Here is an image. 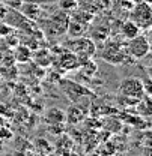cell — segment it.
<instances>
[{"label": "cell", "instance_id": "19", "mask_svg": "<svg viewBox=\"0 0 152 156\" xmlns=\"http://www.w3.org/2000/svg\"><path fill=\"white\" fill-rule=\"evenodd\" d=\"M110 36V27H109V24H102L99 29H95L94 30V38H96V39H99V41H106V39Z\"/></svg>", "mask_w": 152, "mask_h": 156}, {"label": "cell", "instance_id": "13", "mask_svg": "<svg viewBox=\"0 0 152 156\" xmlns=\"http://www.w3.org/2000/svg\"><path fill=\"white\" fill-rule=\"evenodd\" d=\"M45 122L48 125H57V123H66L65 111L59 107H53L45 113Z\"/></svg>", "mask_w": 152, "mask_h": 156}, {"label": "cell", "instance_id": "25", "mask_svg": "<svg viewBox=\"0 0 152 156\" xmlns=\"http://www.w3.org/2000/svg\"><path fill=\"white\" fill-rule=\"evenodd\" d=\"M8 47H6V44H5V41H3V38H0V54H2V51H5Z\"/></svg>", "mask_w": 152, "mask_h": 156}, {"label": "cell", "instance_id": "27", "mask_svg": "<svg viewBox=\"0 0 152 156\" xmlns=\"http://www.w3.org/2000/svg\"><path fill=\"white\" fill-rule=\"evenodd\" d=\"M87 156H99L98 153H91V155H87Z\"/></svg>", "mask_w": 152, "mask_h": 156}, {"label": "cell", "instance_id": "20", "mask_svg": "<svg viewBox=\"0 0 152 156\" xmlns=\"http://www.w3.org/2000/svg\"><path fill=\"white\" fill-rule=\"evenodd\" d=\"M59 8L65 12H72L78 8V2L77 0H59Z\"/></svg>", "mask_w": 152, "mask_h": 156}, {"label": "cell", "instance_id": "24", "mask_svg": "<svg viewBox=\"0 0 152 156\" xmlns=\"http://www.w3.org/2000/svg\"><path fill=\"white\" fill-rule=\"evenodd\" d=\"M5 3H6V6L11 8V9H18L23 2H21V0H5Z\"/></svg>", "mask_w": 152, "mask_h": 156}, {"label": "cell", "instance_id": "4", "mask_svg": "<svg viewBox=\"0 0 152 156\" xmlns=\"http://www.w3.org/2000/svg\"><path fill=\"white\" fill-rule=\"evenodd\" d=\"M69 23V15L65 11H60L53 14L50 18L47 20L45 24V33L48 36H60L66 33V27Z\"/></svg>", "mask_w": 152, "mask_h": 156}, {"label": "cell", "instance_id": "15", "mask_svg": "<svg viewBox=\"0 0 152 156\" xmlns=\"http://www.w3.org/2000/svg\"><path fill=\"white\" fill-rule=\"evenodd\" d=\"M87 30H89V26H86V24H81V23H77V21H74V20L69 18L68 27H66V33L69 35V38H78V36H84Z\"/></svg>", "mask_w": 152, "mask_h": 156}, {"label": "cell", "instance_id": "3", "mask_svg": "<svg viewBox=\"0 0 152 156\" xmlns=\"http://www.w3.org/2000/svg\"><path fill=\"white\" fill-rule=\"evenodd\" d=\"M130 20L140 27V30H149L152 24L151 3L146 0H140L134 3V6L130 11Z\"/></svg>", "mask_w": 152, "mask_h": 156}, {"label": "cell", "instance_id": "10", "mask_svg": "<svg viewBox=\"0 0 152 156\" xmlns=\"http://www.w3.org/2000/svg\"><path fill=\"white\" fill-rule=\"evenodd\" d=\"M18 11L26 17V18L32 20V21H38L42 18V8L39 6L38 3H32V2H26L21 3V6L18 8Z\"/></svg>", "mask_w": 152, "mask_h": 156}, {"label": "cell", "instance_id": "11", "mask_svg": "<svg viewBox=\"0 0 152 156\" xmlns=\"http://www.w3.org/2000/svg\"><path fill=\"white\" fill-rule=\"evenodd\" d=\"M119 33H120V36L125 39V41H128V39H133V38H135L137 35H140L142 30H140V27H139L135 23H133L131 20L128 18L120 23Z\"/></svg>", "mask_w": 152, "mask_h": 156}, {"label": "cell", "instance_id": "17", "mask_svg": "<svg viewBox=\"0 0 152 156\" xmlns=\"http://www.w3.org/2000/svg\"><path fill=\"white\" fill-rule=\"evenodd\" d=\"M0 77L6 78V80H9V81L17 80V77H18V69H17L15 63H14V65H3V66L0 68Z\"/></svg>", "mask_w": 152, "mask_h": 156}, {"label": "cell", "instance_id": "14", "mask_svg": "<svg viewBox=\"0 0 152 156\" xmlns=\"http://www.w3.org/2000/svg\"><path fill=\"white\" fill-rule=\"evenodd\" d=\"M12 53H14L15 62H18V63H29V62H32V54H33L32 50L29 47L23 45V44H18L15 48H12Z\"/></svg>", "mask_w": 152, "mask_h": 156}, {"label": "cell", "instance_id": "18", "mask_svg": "<svg viewBox=\"0 0 152 156\" xmlns=\"http://www.w3.org/2000/svg\"><path fill=\"white\" fill-rule=\"evenodd\" d=\"M35 149L38 150L39 153H44V155H48V153L53 152V146L47 140H42V138L35 140Z\"/></svg>", "mask_w": 152, "mask_h": 156}, {"label": "cell", "instance_id": "7", "mask_svg": "<svg viewBox=\"0 0 152 156\" xmlns=\"http://www.w3.org/2000/svg\"><path fill=\"white\" fill-rule=\"evenodd\" d=\"M120 96H127V98H134V99H143L145 96V89H143V81L140 78H125L117 89Z\"/></svg>", "mask_w": 152, "mask_h": 156}, {"label": "cell", "instance_id": "9", "mask_svg": "<svg viewBox=\"0 0 152 156\" xmlns=\"http://www.w3.org/2000/svg\"><path fill=\"white\" fill-rule=\"evenodd\" d=\"M65 116H66V122L69 125H78L80 122H84V119L87 116V110L83 108L81 105H77V102H74V105H71L68 108Z\"/></svg>", "mask_w": 152, "mask_h": 156}, {"label": "cell", "instance_id": "12", "mask_svg": "<svg viewBox=\"0 0 152 156\" xmlns=\"http://www.w3.org/2000/svg\"><path fill=\"white\" fill-rule=\"evenodd\" d=\"M32 60L35 65H38L41 68H47L53 63V56L50 54V51L47 48H38L35 54H32Z\"/></svg>", "mask_w": 152, "mask_h": 156}, {"label": "cell", "instance_id": "5", "mask_svg": "<svg viewBox=\"0 0 152 156\" xmlns=\"http://www.w3.org/2000/svg\"><path fill=\"white\" fill-rule=\"evenodd\" d=\"M60 83V87L62 90L66 93V96L69 98L72 102H80L81 98H86V96H94V92L91 89H87L86 86L83 84H78L72 80H65V78H60L59 80Z\"/></svg>", "mask_w": 152, "mask_h": 156}, {"label": "cell", "instance_id": "8", "mask_svg": "<svg viewBox=\"0 0 152 156\" xmlns=\"http://www.w3.org/2000/svg\"><path fill=\"white\" fill-rule=\"evenodd\" d=\"M57 66L60 68V72H69V71H77L80 68V58L77 57L71 51H63L57 57Z\"/></svg>", "mask_w": 152, "mask_h": 156}, {"label": "cell", "instance_id": "22", "mask_svg": "<svg viewBox=\"0 0 152 156\" xmlns=\"http://www.w3.org/2000/svg\"><path fill=\"white\" fill-rule=\"evenodd\" d=\"M12 131L6 126V125H2L0 126V140L3 141V140H9V138H12Z\"/></svg>", "mask_w": 152, "mask_h": 156}, {"label": "cell", "instance_id": "6", "mask_svg": "<svg viewBox=\"0 0 152 156\" xmlns=\"http://www.w3.org/2000/svg\"><path fill=\"white\" fill-rule=\"evenodd\" d=\"M127 51L133 58H145L151 51V42L148 36L137 35L135 38L127 41Z\"/></svg>", "mask_w": 152, "mask_h": 156}, {"label": "cell", "instance_id": "21", "mask_svg": "<svg viewBox=\"0 0 152 156\" xmlns=\"http://www.w3.org/2000/svg\"><path fill=\"white\" fill-rule=\"evenodd\" d=\"M48 131L54 135H62L65 132V123H57V125H50Z\"/></svg>", "mask_w": 152, "mask_h": 156}, {"label": "cell", "instance_id": "23", "mask_svg": "<svg viewBox=\"0 0 152 156\" xmlns=\"http://www.w3.org/2000/svg\"><path fill=\"white\" fill-rule=\"evenodd\" d=\"M15 29H12V27H9L8 24H5L3 21H0V38H5L6 35H9L11 32H14Z\"/></svg>", "mask_w": 152, "mask_h": 156}, {"label": "cell", "instance_id": "1", "mask_svg": "<svg viewBox=\"0 0 152 156\" xmlns=\"http://www.w3.org/2000/svg\"><path fill=\"white\" fill-rule=\"evenodd\" d=\"M101 57L104 58L106 62L112 63V65L128 63L133 58L127 51V42H122L119 39H109V38L104 41Z\"/></svg>", "mask_w": 152, "mask_h": 156}, {"label": "cell", "instance_id": "2", "mask_svg": "<svg viewBox=\"0 0 152 156\" xmlns=\"http://www.w3.org/2000/svg\"><path fill=\"white\" fill-rule=\"evenodd\" d=\"M65 47L68 51L74 53L77 57L81 60L86 58H92L94 54L96 53V45L95 41L92 38H86V36H78V38H71L65 42Z\"/></svg>", "mask_w": 152, "mask_h": 156}, {"label": "cell", "instance_id": "16", "mask_svg": "<svg viewBox=\"0 0 152 156\" xmlns=\"http://www.w3.org/2000/svg\"><path fill=\"white\" fill-rule=\"evenodd\" d=\"M69 18L77 21V23H81V24H86V26H91L92 21H94V14L86 11V9H78L77 8L76 11L71 12Z\"/></svg>", "mask_w": 152, "mask_h": 156}, {"label": "cell", "instance_id": "26", "mask_svg": "<svg viewBox=\"0 0 152 156\" xmlns=\"http://www.w3.org/2000/svg\"><path fill=\"white\" fill-rule=\"evenodd\" d=\"M30 156H47V155H44V153H39V152H38V153H32Z\"/></svg>", "mask_w": 152, "mask_h": 156}]
</instances>
